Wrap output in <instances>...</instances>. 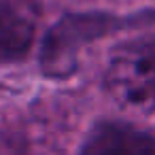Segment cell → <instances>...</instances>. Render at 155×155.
I'll list each match as a JSON object with an SVG mask.
<instances>
[{
    "instance_id": "cell-1",
    "label": "cell",
    "mask_w": 155,
    "mask_h": 155,
    "mask_svg": "<svg viewBox=\"0 0 155 155\" xmlns=\"http://www.w3.org/2000/svg\"><path fill=\"white\" fill-rule=\"evenodd\" d=\"M153 19L155 15H147V13H136L125 17H119L115 13H104V11L66 13L58 21H53L41 38L38 70L45 79L66 81L79 70V60L85 47L98 43L108 34L153 21Z\"/></svg>"
},
{
    "instance_id": "cell-2",
    "label": "cell",
    "mask_w": 155,
    "mask_h": 155,
    "mask_svg": "<svg viewBox=\"0 0 155 155\" xmlns=\"http://www.w3.org/2000/svg\"><path fill=\"white\" fill-rule=\"evenodd\" d=\"M104 89L121 113L144 117L155 110V36H136L113 49Z\"/></svg>"
},
{
    "instance_id": "cell-3",
    "label": "cell",
    "mask_w": 155,
    "mask_h": 155,
    "mask_svg": "<svg viewBox=\"0 0 155 155\" xmlns=\"http://www.w3.org/2000/svg\"><path fill=\"white\" fill-rule=\"evenodd\" d=\"M79 155H155V136L127 121L100 119L85 134Z\"/></svg>"
},
{
    "instance_id": "cell-4",
    "label": "cell",
    "mask_w": 155,
    "mask_h": 155,
    "mask_svg": "<svg viewBox=\"0 0 155 155\" xmlns=\"http://www.w3.org/2000/svg\"><path fill=\"white\" fill-rule=\"evenodd\" d=\"M34 36V19L19 0H0V62L21 58Z\"/></svg>"
}]
</instances>
